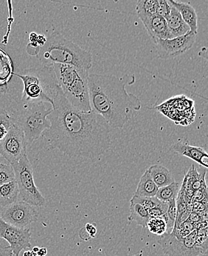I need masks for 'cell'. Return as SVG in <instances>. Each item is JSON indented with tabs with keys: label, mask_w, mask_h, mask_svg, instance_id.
<instances>
[{
	"label": "cell",
	"mask_w": 208,
	"mask_h": 256,
	"mask_svg": "<svg viewBox=\"0 0 208 256\" xmlns=\"http://www.w3.org/2000/svg\"><path fill=\"white\" fill-rule=\"evenodd\" d=\"M158 186L152 180L148 170L142 175L134 196L138 197H154L158 190Z\"/></svg>",
	"instance_id": "obj_19"
},
{
	"label": "cell",
	"mask_w": 208,
	"mask_h": 256,
	"mask_svg": "<svg viewBox=\"0 0 208 256\" xmlns=\"http://www.w3.org/2000/svg\"><path fill=\"white\" fill-rule=\"evenodd\" d=\"M168 210V203L161 202L158 206L154 208L148 210L149 216L150 218H155V217L164 216L166 215Z\"/></svg>",
	"instance_id": "obj_29"
},
{
	"label": "cell",
	"mask_w": 208,
	"mask_h": 256,
	"mask_svg": "<svg viewBox=\"0 0 208 256\" xmlns=\"http://www.w3.org/2000/svg\"><path fill=\"white\" fill-rule=\"evenodd\" d=\"M0 238L10 245L13 256H18L26 248H30L31 234L28 228H18L4 222L0 218Z\"/></svg>",
	"instance_id": "obj_12"
},
{
	"label": "cell",
	"mask_w": 208,
	"mask_h": 256,
	"mask_svg": "<svg viewBox=\"0 0 208 256\" xmlns=\"http://www.w3.org/2000/svg\"><path fill=\"white\" fill-rule=\"evenodd\" d=\"M135 82L114 76L90 74L88 77L90 106L92 112L100 116L108 127L122 128L135 112L141 108L139 98L130 94L126 86Z\"/></svg>",
	"instance_id": "obj_2"
},
{
	"label": "cell",
	"mask_w": 208,
	"mask_h": 256,
	"mask_svg": "<svg viewBox=\"0 0 208 256\" xmlns=\"http://www.w3.org/2000/svg\"><path fill=\"white\" fill-rule=\"evenodd\" d=\"M20 201V192L15 180L0 186V206L4 208Z\"/></svg>",
	"instance_id": "obj_18"
},
{
	"label": "cell",
	"mask_w": 208,
	"mask_h": 256,
	"mask_svg": "<svg viewBox=\"0 0 208 256\" xmlns=\"http://www.w3.org/2000/svg\"><path fill=\"white\" fill-rule=\"evenodd\" d=\"M197 34L189 32L182 36L172 40H159L155 43L159 58L170 60L188 51L195 44Z\"/></svg>",
	"instance_id": "obj_11"
},
{
	"label": "cell",
	"mask_w": 208,
	"mask_h": 256,
	"mask_svg": "<svg viewBox=\"0 0 208 256\" xmlns=\"http://www.w3.org/2000/svg\"><path fill=\"white\" fill-rule=\"evenodd\" d=\"M170 150L174 153L193 160L200 166H202L206 169L208 168V155L202 147L194 146L186 142L178 141L172 146Z\"/></svg>",
	"instance_id": "obj_14"
},
{
	"label": "cell",
	"mask_w": 208,
	"mask_h": 256,
	"mask_svg": "<svg viewBox=\"0 0 208 256\" xmlns=\"http://www.w3.org/2000/svg\"><path fill=\"white\" fill-rule=\"evenodd\" d=\"M158 0H140L136 12L141 21L158 14Z\"/></svg>",
	"instance_id": "obj_21"
},
{
	"label": "cell",
	"mask_w": 208,
	"mask_h": 256,
	"mask_svg": "<svg viewBox=\"0 0 208 256\" xmlns=\"http://www.w3.org/2000/svg\"><path fill=\"white\" fill-rule=\"evenodd\" d=\"M14 180H15V174L13 167L0 156V186Z\"/></svg>",
	"instance_id": "obj_24"
},
{
	"label": "cell",
	"mask_w": 208,
	"mask_h": 256,
	"mask_svg": "<svg viewBox=\"0 0 208 256\" xmlns=\"http://www.w3.org/2000/svg\"><path fill=\"white\" fill-rule=\"evenodd\" d=\"M37 58L43 65H70L79 69L89 70L92 64L91 52L84 50L74 42L64 38L58 32H54L44 46H40Z\"/></svg>",
	"instance_id": "obj_3"
},
{
	"label": "cell",
	"mask_w": 208,
	"mask_h": 256,
	"mask_svg": "<svg viewBox=\"0 0 208 256\" xmlns=\"http://www.w3.org/2000/svg\"><path fill=\"white\" fill-rule=\"evenodd\" d=\"M176 198H173V200H170V201L167 202L168 210L167 212H166V216H167L170 224L173 226H174L176 217Z\"/></svg>",
	"instance_id": "obj_28"
},
{
	"label": "cell",
	"mask_w": 208,
	"mask_h": 256,
	"mask_svg": "<svg viewBox=\"0 0 208 256\" xmlns=\"http://www.w3.org/2000/svg\"><path fill=\"white\" fill-rule=\"evenodd\" d=\"M147 170L158 188L168 186L175 182L172 172L164 166H152Z\"/></svg>",
	"instance_id": "obj_17"
},
{
	"label": "cell",
	"mask_w": 208,
	"mask_h": 256,
	"mask_svg": "<svg viewBox=\"0 0 208 256\" xmlns=\"http://www.w3.org/2000/svg\"><path fill=\"white\" fill-rule=\"evenodd\" d=\"M52 108H46L45 103L24 104L22 110L10 116L14 124L24 133L28 146L42 136L50 127L48 117Z\"/></svg>",
	"instance_id": "obj_6"
},
{
	"label": "cell",
	"mask_w": 208,
	"mask_h": 256,
	"mask_svg": "<svg viewBox=\"0 0 208 256\" xmlns=\"http://www.w3.org/2000/svg\"><path fill=\"white\" fill-rule=\"evenodd\" d=\"M38 212L34 206L23 201H17L3 208L0 218L8 224L18 228H27L38 218Z\"/></svg>",
	"instance_id": "obj_10"
},
{
	"label": "cell",
	"mask_w": 208,
	"mask_h": 256,
	"mask_svg": "<svg viewBox=\"0 0 208 256\" xmlns=\"http://www.w3.org/2000/svg\"><path fill=\"white\" fill-rule=\"evenodd\" d=\"M166 20L172 38L182 36L190 32L188 26L183 21L178 10L174 6H172L170 14Z\"/></svg>",
	"instance_id": "obj_16"
},
{
	"label": "cell",
	"mask_w": 208,
	"mask_h": 256,
	"mask_svg": "<svg viewBox=\"0 0 208 256\" xmlns=\"http://www.w3.org/2000/svg\"><path fill=\"white\" fill-rule=\"evenodd\" d=\"M13 124L10 114L0 108V142L4 139Z\"/></svg>",
	"instance_id": "obj_25"
},
{
	"label": "cell",
	"mask_w": 208,
	"mask_h": 256,
	"mask_svg": "<svg viewBox=\"0 0 208 256\" xmlns=\"http://www.w3.org/2000/svg\"><path fill=\"white\" fill-rule=\"evenodd\" d=\"M46 254V250L45 248H42V249L38 250L37 252L36 255L38 256H44Z\"/></svg>",
	"instance_id": "obj_32"
},
{
	"label": "cell",
	"mask_w": 208,
	"mask_h": 256,
	"mask_svg": "<svg viewBox=\"0 0 208 256\" xmlns=\"http://www.w3.org/2000/svg\"><path fill=\"white\" fill-rule=\"evenodd\" d=\"M86 231L89 232L90 235L92 237H94V235H96V232H97V230H96V228H94V226H92V224H88L86 226Z\"/></svg>",
	"instance_id": "obj_31"
},
{
	"label": "cell",
	"mask_w": 208,
	"mask_h": 256,
	"mask_svg": "<svg viewBox=\"0 0 208 256\" xmlns=\"http://www.w3.org/2000/svg\"></svg>",
	"instance_id": "obj_34"
},
{
	"label": "cell",
	"mask_w": 208,
	"mask_h": 256,
	"mask_svg": "<svg viewBox=\"0 0 208 256\" xmlns=\"http://www.w3.org/2000/svg\"><path fill=\"white\" fill-rule=\"evenodd\" d=\"M180 189V184L174 182L168 186L158 189V193L155 197L158 198L160 201L168 202L173 198H176Z\"/></svg>",
	"instance_id": "obj_23"
},
{
	"label": "cell",
	"mask_w": 208,
	"mask_h": 256,
	"mask_svg": "<svg viewBox=\"0 0 208 256\" xmlns=\"http://www.w3.org/2000/svg\"><path fill=\"white\" fill-rule=\"evenodd\" d=\"M146 228H148L152 234L159 236H162L166 234H170L174 229V226L170 224L166 215L164 216L150 218Z\"/></svg>",
	"instance_id": "obj_20"
},
{
	"label": "cell",
	"mask_w": 208,
	"mask_h": 256,
	"mask_svg": "<svg viewBox=\"0 0 208 256\" xmlns=\"http://www.w3.org/2000/svg\"><path fill=\"white\" fill-rule=\"evenodd\" d=\"M58 85L70 105L84 112H92L90 103L89 72L70 65H52Z\"/></svg>",
	"instance_id": "obj_5"
},
{
	"label": "cell",
	"mask_w": 208,
	"mask_h": 256,
	"mask_svg": "<svg viewBox=\"0 0 208 256\" xmlns=\"http://www.w3.org/2000/svg\"><path fill=\"white\" fill-rule=\"evenodd\" d=\"M12 166L20 192V201L24 202L34 207H44L46 200L36 186L34 169L28 155H24Z\"/></svg>",
	"instance_id": "obj_7"
},
{
	"label": "cell",
	"mask_w": 208,
	"mask_h": 256,
	"mask_svg": "<svg viewBox=\"0 0 208 256\" xmlns=\"http://www.w3.org/2000/svg\"><path fill=\"white\" fill-rule=\"evenodd\" d=\"M38 250H40V248H35L34 249V252H35V254H37V252H38Z\"/></svg>",
	"instance_id": "obj_33"
},
{
	"label": "cell",
	"mask_w": 208,
	"mask_h": 256,
	"mask_svg": "<svg viewBox=\"0 0 208 256\" xmlns=\"http://www.w3.org/2000/svg\"><path fill=\"white\" fill-rule=\"evenodd\" d=\"M14 75L22 80V100L24 104L48 103L52 107L60 86L52 66L28 68Z\"/></svg>",
	"instance_id": "obj_4"
},
{
	"label": "cell",
	"mask_w": 208,
	"mask_h": 256,
	"mask_svg": "<svg viewBox=\"0 0 208 256\" xmlns=\"http://www.w3.org/2000/svg\"><path fill=\"white\" fill-rule=\"evenodd\" d=\"M172 6L169 1L158 0V15L160 16L164 20L168 17L172 10Z\"/></svg>",
	"instance_id": "obj_27"
},
{
	"label": "cell",
	"mask_w": 208,
	"mask_h": 256,
	"mask_svg": "<svg viewBox=\"0 0 208 256\" xmlns=\"http://www.w3.org/2000/svg\"><path fill=\"white\" fill-rule=\"evenodd\" d=\"M131 203H134V204H140L142 207L146 208L147 210H150L156 207V206L161 202L158 198L156 197H138L133 196L132 198Z\"/></svg>",
	"instance_id": "obj_26"
},
{
	"label": "cell",
	"mask_w": 208,
	"mask_h": 256,
	"mask_svg": "<svg viewBox=\"0 0 208 256\" xmlns=\"http://www.w3.org/2000/svg\"><path fill=\"white\" fill-rule=\"evenodd\" d=\"M158 242L162 252L168 256H208V249L197 244L196 230L184 238L166 234Z\"/></svg>",
	"instance_id": "obj_8"
},
{
	"label": "cell",
	"mask_w": 208,
	"mask_h": 256,
	"mask_svg": "<svg viewBox=\"0 0 208 256\" xmlns=\"http://www.w3.org/2000/svg\"><path fill=\"white\" fill-rule=\"evenodd\" d=\"M48 120L50 127L42 134L50 148H58L69 156H98L111 145L110 128L92 112L74 108L58 90Z\"/></svg>",
	"instance_id": "obj_1"
},
{
	"label": "cell",
	"mask_w": 208,
	"mask_h": 256,
	"mask_svg": "<svg viewBox=\"0 0 208 256\" xmlns=\"http://www.w3.org/2000/svg\"><path fill=\"white\" fill-rule=\"evenodd\" d=\"M168 1L178 10L183 21L188 26L190 32L194 34H198V18L193 6L188 3L180 2L174 0Z\"/></svg>",
	"instance_id": "obj_15"
},
{
	"label": "cell",
	"mask_w": 208,
	"mask_h": 256,
	"mask_svg": "<svg viewBox=\"0 0 208 256\" xmlns=\"http://www.w3.org/2000/svg\"><path fill=\"white\" fill-rule=\"evenodd\" d=\"M0 256H13L10 245L1 238H0Z\"/></svg>",
	"instance_id": "obj_30"
},
{
	"label": "cell",
	"mask_w": 208,
	"mask_h": 256,
	"mask_svg": "<svg viewBox=\"0 0 208 256\" xmlns=\"http://www.w3.org/2000/svg\"><path fill=\"white\" fill-rule=\"evenodd\" d=\"M149 220H150V216H149L148 210L140 204L131 203L128 221L136 222L138 226L146 228Z\"/></svg>",
	"instance_id": "obj_22"
},
{
	"label": "cell",
	"mask_w": 208,
	"mask_h": 256,
	"mask_svg": "<svg viewBox=\"0 0 208 256\" xmlns=\"http://www.w3.org/2000/svg\"><path fill=\"white\" fill-rule=\"evenodd\" d=\"M28 147L24 133L13 124L4 139L0 142V156L12 165L27 154Z\"/></svg>",
	"instance_id": "obj_9"
},
{
	"label": "cell",
	"mask_w": 208,
	"mask_h": 256,
	"mask_svg": "<svg viewBox=\"0 0 208 256\" xmlns=\"http://www.w3.org/2000/svg\"><path fill=\"white\" fill-rule=\"evenodd\" d=\"M142 22L154 42L156 43L159 40H172L166 20L160 16H153L144 20Z\"/></svg>",
	"instance_id": "obj_13"
}]
</instances>
